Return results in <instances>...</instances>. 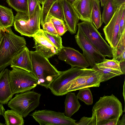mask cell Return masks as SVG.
I'll use <instances>...</instances> for the list:
<instances>
[{"mask_svg": "<svg viewBox=\"0 0 125 125\" xmlns=\"http://www.w3.org/2000/svg\"><path fill=\"white\" fill-rule=\"evenodd\" d=\"M10 65L11 67H16L31 72L32 65L30 51L26 46L16 55Z\"/></svg>", "mask_w": 125, "mask_h": 125, "instance_id": "16", "label": "cell"}, {"mask_svg": "<svg viewBox=\"0 0 125 125\" xmlns=\"http://www.w3.org/2000/svg\"><path fill=\"white\" fill-rule=\"evenodd\" d=\"M100 0L101 2V6L103 7L106 2L107 0Z\"/></svg>", "mask_w": 125, "mask_h": 125, "instance_id": "42", "label": "cell"}, {"mask_svg": "<svg viewBox=\"0 0 125 125\" xmlns=\"http://www.w3.org/2000/svg\"><path fill=\"white\" fill-rule=\"evenodd\" d=\"M70 3L73 4L75 1V0H67Z\"/></svg>", "mask_w": 125, "mask_h": 125, "instance_id": "45", "label": "cell"}, {"mask_svg": "<svg viewBox=\"0 0 125 125\" xmlns=\"http://www.w3.org/2000/svg\"><path fill=\"white\" fill-rule=\"evenodd\" d=\"M56 18L63 20V16L62 9L58 1L54 3L51 7L48 14Z\"/></svg>", "mask_w": 125, "mask_h": 125, "instance_id": "30", "label": "cell"}, {"mask_svg": "<svg viewBox=\"0 0 125 125\" xmlns=\"http://www.w3.org/2000/svg\"><path fill=\"white\" fill-rule=\"evenodd\" d=\"M102 77V73H101L93 69L87 79L85 84L82 89L92 87H99L101 83Z\"/></svg>", "mask_w": 125, "mask_h": 125, "instance_id": "26", "label": "cell"}, {"mask_svg": "<svg viewBox=\"0 0 125 125\" xmlns=\"http://www.w3.org/2000/svg\"><path fill=\"white\" fill-rule=\"evenodd\" d=\"M58 55L60 60L65 62L71 67L85 69L89 66L83 54L73 48L63 46Z\"/></svg>", "mask_w": 125, "mask_h": 125, "instance_id": "12", "label": "cell"}, {"mask_svg": "<svg viewBox=\"0 0 125 125\" xmlns=\"http://www.w3.org/2000/svg\"><path fill=\"white\" fill-rule=\"evenodd\" d=\"M91 117L84 116L79 121L76 123L75 125H91Z\"/></svg>", "mask_w": 125, "mask_h": 125, "instance_id": "37", "label": "cell"}, {"mask_svg": "<svg viewBox=\"0 0 125 125\" xmlns=\"http://www.w3.org/2000/svg\"><path fill=\"white\" fill-rule=\"evenodd\" d=\"M3 116L6 125H24L23 117L14 110L11 109L5 111Z\"/></svg>", "mask_w": 125, "mask_h": 125, "instance_id": "22", "label": "cell"}, {"mask_svg": "<svg viewBox=\"0 0 125 125\" xmlns=\"http://www.w3.org/2000/svg\"><path fill=\"white\" fill-rule=\"evenodd\" d=\"M78 99L84 102L85 104L89 105L93 102L92 95L90 89L86 88L79 90L77 95Z\"/></svg>", "mask_w": 125, "mask_h": 125, "instance_id": "28", "label": "cell"}, {"mask_svg": "<svg viewBox=\"0 0 125 125\" xmlns=\"http://www.w3.org/2000/svg\"><path fill=\"white\" fill-rule=\"evenodd\" d=\"M45 0H39L40 3V4L42 5L44 3Z\"/></svg>", "mask_w": 125, "mask_h": 125, "instance_id": "44", "label": "cell"}, {"mask_svg": "<svg viewBox=\"0 0 125 125\" xmlns=\"http://www.w3.org/2000/svg\"><path fill=\"white\" fill-rule=\"evenodd\" d=\"M92 111L91 125H97L104 120L120 118L123 112L121 103L113 94L101 97Z\"/></svg>", "mask_w": 125, "mask_h": 125, "instance_id": "3", "label": "cell"}, {"mask_svg": "<svg viewBox=\"0 0 125 125\" xmlns=\"http://www.w3.org/2000/svg\"><path fill=\"white\" fill-rule=\"evenodd\" d=\"M60 0H45L41 7L40 23L42 26L46 22L49 10L53 4Z\"/></svg>", "mask_w": 125, "mask_h": 125, "instance_id": "29", "label": "cell"}, {"mask_svg": "<svg viewBox=\"0 0 125 125\" xmlns=\"http://www.w3.org/2000/svg\"><path fill=\"white\" fill-rule=\"evenodd\" d=\"M9 5L17 12L28 13L27 0H6Z\"/></svg>", "mask_w": 125, "mask_h": 125, "instance_id": "27", "label": "cell"}, {"mask_svg": "<svg viewBox=\"0 0 125 125\" xmlns=\"http://www.w3.org/2000/svg\"><path fill=\"white\" fill-rule=\"evenodd\" d=\"M125 7L123 9L119 21V37L120 38L123 31L125 30Z\"/></svg>", "mask_w": 125, "mask_h": 125, "instance_id": "35", "label": "cell"}, {"mask_svg": "<svg viewBox=\"0 0 125 125\" xmlns=\"http://www.w3.org/2000/svg\"><path fill=\"white\" fill-rule=\"evenodd\" d=\"M9 71L6 68L0 73V103L2 104H8L14 95L10 81Z\"/></svg>", "mask_w": 125, "mask_h": 125, "instance_id": "15", "label": "cell"}, {"mask_svg": "<svg viewBox=\"0 0 125 125\" xmlns=\"http://www.w3.org/2000/svg\"><path fill=\"white\" fill-rule=\"evenodd\" d=\"M120 118L103 120L99 122L97 125H119Z\"/></svg>", "mask_w": 125, "mask_h": 125, "instance_id": "36", "label": "cell"}, {"mask_svg": "<svg viewBox=\"0 0 125 125\" xmlns=\"http://www.w3.org/2000/svg\"><path fill=\"white\" fill-rule=\"evenodd\" d=\"M125 80L124 81V84L123 85V95L124 96V100L125 101V93H124V90H125Z\"/></svg>", "mask_w": 125, "mask_h": 125, "instance_id": "43", "label": "cell"}, {"mask_svg": "<svg viewBox=\"0 0 125 125\" xmlns=\"http://www.w3.org/2000/svg\"><path fill=\"white\" fill-rule=\"evenodd\" d=\"M32 37L35 51L48 59L58 54L59 51L45 35L42 29H41Z\"/></svg>", "mask_w": 125, "mask_h": 125, "instance_id": "13", "label": "cell"}, {"mask_svg": "<svg viewBox=\"0 0 125 125\" xmlns=\"http://www.w3.org/2000/svg\"><path fill=\"white\" fill-rule=\"evenodd\" d=\"M14 18L11 9L0 5V26L1 29L11 27L13 25Z\"/></svg>", "mask_w": 125, "mask_h": 125, "instance_id": "20", "label": "cell"}, {"mask_svg": "<svg viewBox=\"0 0 125 125\" xmlns=\"http://www.w3.org/2000/svg\"><path fill=\"white\" fill-rule=\"evenodd\" d=\"M120 71L123 74H125V61L120 62Z\"/></svg>", "mask_w": 125, "mask_h": 125, "instance_id": "39", "label": "cell"}, {"mask_svg": "<svg viewBox=\"0 0 125 125\" xmlns=\"http://www.w3.org/2000/svg\"><path fill=\"white\" fill-rule=\"evenodd\" d=\"M41 7L39 3L30 17L27 13L17 12L14 16L13 23L15 30L21 35L32 37L41 29Z\"/></svg>", "mask_w": 125, "mask_h": 125, "instance_id": "4", "label": "cell"}, {"mask_svg": "<svg viewBox=\"0 0 125 125\" xmlns=\"http://www.w3.org/2000/svg\"><path fill=\"white\" fill-rule=\"evenodd\" d=\"M119 125H125V115H123L121 120H119Z\"/></svg>", "mask_w": 125, "mask_h": 125, "instance_id": "41", "label": "cell"}, {"mask_svg": "<svg viewBox=\"0 0 125 125\" xmlns=\"http://www.w3.org/2000/svg\"><path fill=\"white\" fill-rule=\"evenodd\" d=\"M93 69L102 73L101 82L106 81L114 77L123 74L120 70L95 64Z\"/></svg>", "mask_w": 125, "mask_h": 125, "instance_id": "24", "label": "cell"}, {"mask_svg": "<svg viewBox=\"0 0 125 125\" xmlns=\"http://www.w3.org/2000/svg\"><path fill=\"white\" fill-rule=\"evenodd\" d=\"M96 64L103 67L120 71V62L117 60L113 59L109 60L106 59L103 62Z\"/></svg>", "mask_w": 125, "mask_h": 125, "instance_id": "32", "label": "cell"}, {"mask_svg": "<svg viewBox=\"0 0 125 125\" xmlns=\"http://www.w3.org/2000/svg\"><path fill=\"white\" fill-rule=\"evenodd\" d=\"M115 6L118 7L122 4L125 3V0H113Z\"/></svg>", "mask_w": 125, "mask_h": 125, "instance_id": "38", "label": "cell"}, {"mask_svg": "<svg viewBox=\"0 0 125 125\" xmlns=\"http://www.w3.org/2000/svg\"><path fill=\"white\" fill-rule=\"evenodd\" d=\"M30 115L40 125H75L76 121L64 113L49 110L35 111Z\"/></svg>", "mask_w": 125, "mask_h": 125, "instance_id": "8", "label": "cell"}, {"mask_svg": "<svg viewBox=\"0 0 125 125\" xmlns=\"http://www.w3.org/2000/svg\"><path fill=\"white\" fill-rule=\"evenodd\" d=\"M83 70L84 69L78 67H71L68 70L61 72L60 75L52 83L49 88L54 95L61 96L66 85L81 74Z\"/></svg>", "mask_w": 125, "mask_h": 125, "instance_id": "11", "label": "cell"}, {"mask_svg": "<svg viewBox=\"0 0 125 125\" xmlns=\"http://www.w3.org/2000/svg\"><path fill=\"white\" fill-rule=\"evenodd\" d=\"M32 65L31 72L37 79L38 85L49 88L54 80L60 74L48 59L38 52L30 51Z\"/></svg>", "mask_w": 125, "mask_h": 125, "instance_id": "2", "label": "cell"}, {"mask_svg": "<svg viewBox=\"0 0 125 125\" xmlns=\"http://www.w3.org/2000/svg\"><path fill=\"white\" fill-rule=\"evenodd\" d=\"M99 0H92V9L91 17L92 21L97 29L103 23L102 19Z\"/></svg>", "mask_w": 125, "mask_h": 125, "instance_id": "23", "label": "cell"}, {"mask_svg": "<svg viewBox=\"0 0 125 125\" xmlns=\"http://www.w3.org/2000/svg\"><path fill=\"white\" fill-rule=\"evenodd\" d=\"M42 26L43 31L55 35H58L53 23L50 21H46Z\"/></svg>", "mask_w": 125, "mask_h": 125, "instance_id": "33", "label": "cell"}, {"mask_svg": "<svg viewBox=\"0 0 125 125\" xmlns=\"http://www.w3.org/2000/svg\"><path fill=\"white\" fill-rule=\"evenodd\" d=\"M103 7L101 18L103 22L106 25L113 16L117 7L114 4L113 0H107Z\"/></svg>", "mask_w": 125, "mask_h": 125, "instance_id": "25", "label": "cell"}, {"mask_svg": "<svg viewBox=\"0 0 125 125\" xmlns=\"http://www.w3.org/2000/svg\"><path fill=\"white\" fill-rule=\"evenodd\" d=\"M1 29L0 26V41L1 37Z\"/></svg>", "mask_w": 125, "mask_h": 125, "instance_id": "46", "label": "cell"}, {"mask_svg": "<svg viewBox=\"0 0 125 125\" xmlns=\"http://www.w3.org/2000/svg\"><path fill=\"white\" fill-rule=\"evenodd\" d=\"M72 4L79 20L92 22V0H78Z\"/></svg>", "mask_w": 125, "mask_h": 125, "instance_id": "17", "label": "cell"}, {"mask_svg": "<svg viewBox=\"0 0 125 125\" xmlns=\"http://www.w3.org/2000/svg\"><path fill=\"white\" fill-rule=\"evenodd\" d=\"M11 68L9 77L14 94L30 91L37 85V80L31 72L16 67Z\"/></svg>", "mask_w": 125, "mask_h": 125, "instance_id": "6", "label": "cell"}, {"mask_svg": "<svg viewBox=\"0 0 125 125\" xmlns=\"http://www.w3.org/2000/svg\"><path fill=\"white\" fill-rule=\"evenodd\" d=\"M5 110L3 104L0 103V115L3 116Z\"/></svg>", "mask_w": 125, "mask_h": 125, "instance_id": "40", "label": "cell"}, {"mask_svg": "<svg viewBox=\"0 0 125 125\" xmlns=\"http://www.w3.org/2000/svg\"><path fill=\"white\" fill-rule=\"evenodd\" d=\"M4 125V124L0 122V125Z\"/></svg>", "mask_w": 125, "mask_h": 125, "instance_id": "47", "label": "cell"}, {"mask_svg": "<svg viewBox=\"0 0 125 125\" xmlns=\"http://www.w3.org/2000/svg\"><path fill=\"white\" fill-rule=\"evenodd\" d=\"M113 59L119 62L125 61V30L115 47L112 49Z\"/></svg>", "mask_w": 125, "mask_h": 125, "instance_id": "21", "label": "cell"}, {"mask_svg": "<svg viewBox=\"0 0 125 125\" xmlns=\"http://www.w3.org/2000/svg\"><path fill=\"white\" fill-rule=\"evenodd\" d=\"M41 95L33 91L17 94L9 102L8 105L25 118L39 106Z\"/></svg>", "mask_w": 125, "mask_h": 125, "instance_id": "5", "label": "cell"}, {"mask_svg": "<svg viewBox=\"0 0 125 125\" xmlns=\"http://www.w3.org/2000/svg\"><path fill=\"white\" fill-rule=\"evenodd\" d=\"M27 2L28 14L30 17L33 14L37 5L40 2L39 0H27Z\"/></svg>", "mask_w": 125, "mask_h": 125, "instance_id": "34", "label": "cell"}, {"mask_svg": "<svg viewBox=\"0 0 125 125\" xmlns=\"http://www.w3.org/2000/svg\"><path fill=\"white\" fill-rule=\"evenodd\" d=\"M93 70V69L91 68L84 69L83 71L81 74L70 81L64 87L61 96L66 94L69 92L82 89Z\"/></svg>", "mask_w": 125, "mask_h": 125, "instance_id": "18", "label": "cell"}, {"mask_svg": "<svg viewBox=\"0 0 125 125\" xmlns=\"http://www.w3.org/2000/svg\"><path fill=\"white\" fill-rule=\"evenodd\" d=\"M75 36L76 43L82 50L83 54L89 66L92 68L95 64L101 62L105 59L102 55L90 42L78 28Z\"/></svg>", "mask_w": 125, "mask_h": 125, "instance_id": "9", "label": "cell"}, {"mask_svg": "<svg viewBox=\"0 0 125 125\" xmlns=\"http://www.w3.org/2000/svg\"><path fill=\"white\" fill-rule=\"evenodd\" d=\"M45 35L53 45L60 51L63 46L62 38L59 35H56L43 31Z\"/></svg>", "mask_w": 125, "mask_h": 125, "instance_id": "31", "label": "cell"}, {"mask_svg": "<svg viewBox=\"0 0 125 125\" xmlns=\"http://www.w3.org/2000/svg\"><path fill=\"white\" fill-rule=\"evenodd\" d=\"M64 101V113L66 116L71 117L80 108L81 105L75 94L71 92L66 94Z\"/></svg>", "mask_w": 125, "mask_h": 125, "instance_id": "19", "label": "cell"}, {"mask_svg": "<svg viewBox=\"0 0 125 125\" xmlns=\"http://www.w3.org/2000/svg\"><path fill=\"white\" fill-rule=\"evenodd\" d=\"M125 3L117 8L112 18L103 29L106 40L112 49L117 44L120 39L119 37V23Z\"/></svg>", "mask_w": 125, "mask_h": 125, "instance_id": "10", "label": "cell"}, {"mask_svg": "<svg viewBox=\"0 0 125 125\" xmlns=\"http://www.w3.org/2000/svg\"></svg>", "mask_w": 125, "mask_h": 125, "instance_id": "48", "label": "cell"}, {"mask_svg": "<svg viewBox=\"0 0 125 125\" xmlns=\"http://www.w3.org/2000/svg\"><path fill=\"white\" fill-rule=\"evenodd\" d=\"M1 29L0 41V72L10 64L16 55L25 46L24 37L17 35L11 27Z\"/></svg>", "mask_w": 125, "mask_h": 125, "instance_id": "1", "label": "cell"}, {"mask_svg": "<svg viewBox=\"0 0 125 125\" xmlns=\"http://www.w3.org/2000/svg\"><path fill=\"white\" fill-rule=\"evenodd\" d=\"M62 9L63 20L68 31L72 34L76 33L79 19L72 4L67 0L58 1Z\"/></svg>", "mask_w": 125, "mask_h": 125, "instance_id": "14", "label": "cell"}, {"mask_svg": "<svg viewBox=\"0 0 125 125\" xmlns=\"http://www.w3.org/2000/svg\"><path fill=\"white\" fill-rule=\"evenodd\" d=\"M77 28L102 55L110 58L113 57L112 48L103 39L92 22L83 21L79 23Z\"/></svg>", "mask_w": 125, "mask_h": 125, "instance_id": "7", "label": "cell"}]
</instances>
